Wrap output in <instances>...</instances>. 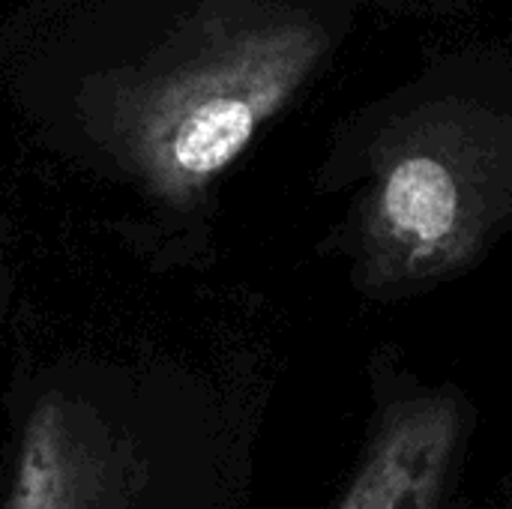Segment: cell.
I'll return each instance as SVG.
<instances>
[{"label":"cell","instance_id":"6da1fadb","mask_svg":"<svg viewBox=\"0 0 512 509\" xmlns=\"http://www.w3.org/2000/svg\"><path fill=\"white\" fill-rule=\"evenodd\" d=\"M512 204V138L468 108H432L381 150L366 210L375 291L465 267Z\"/></svg>","mask_w":512,"mask_h":509},{"label":"cell","instance_id":"7a4b0ae2","mask_svg":"<svg viewBox=\"0 0 512 509\" xmlns=\"http://www.w3.org/2000/svg\"><path fill=\"white\" fill-rule=\"evenodd\" d=\"M474 432L459 387L423 384L393 363L375 369L366 435L333 509H471Z\"/></svg>","mask_w":512,"mask_h":509},{"label":"cell","instance_id":"3957f363","mask_svg":"<svg viewBox=\"0 0 512 509\" xmlns=\"http://www.w3.org/2000/svg\"><path fill=\"white\" fill-rule=\"evenodd\" d=\"M321 51V30L303 18L249 30L228 54L204 63L195 84L177 90L165 111L168 123L153 135L159 159L186 180L213 177L240 156L258 123L294 93Z\"/></svg>","mask_w":512,"mask_h":509},{"label":"cell","instance_id":"277c9868","mask_svg":"<svg viewBox=\"0 0 512 509\" xmlns=\"http://www.w3.org/2000/svg\"><path fill=\"white\" fill-rule=\"evenodd\" d=\"M138 465L120 444L60 399L24 423L3 509H132Z\"/></svg>","mask_w":512,"mask_h":509},{"label":"cell","instance_id":"5b68a950","mask_svg":"<svg viewBox=\"0 0 512 509\" xmlns=\"http://www.w3.org/2000/svg\"><path fill=\"white\" fill-rule=\"evenodd\" d=\"M507 509H512V489H510V498H507Z\"/></svg>","mask_w":512,"mask_h":509}]
</instances>
